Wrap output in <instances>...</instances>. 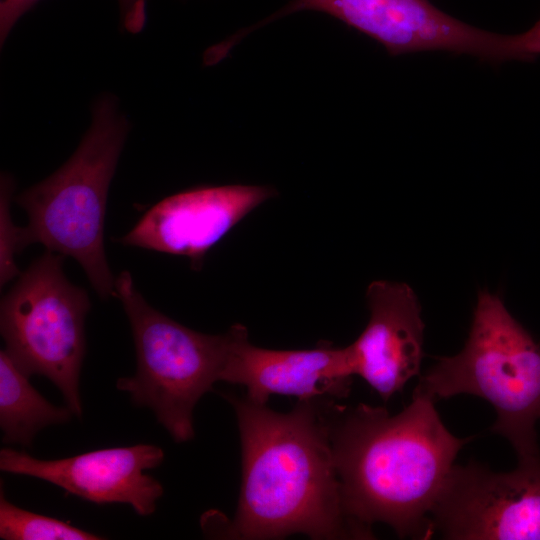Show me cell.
<instances>
[{
    "instance_id": "obj_1",
    "label": "cell",
    "mask_w": 540,
    "mask_h": 540,
    "mask_svg": "<svg viewBox=\"0 0 540 540\" xmlns=\"http://www.w3.org/2000/svg\"><path fill=\"white\" fill-rule=\"evenodd\" d=\"M435 401L414 389L400 413L360 403L330 405V441L346 516L362 539L373 523L400 537L433 533L431 514L470 438L451 434Z\"/></svg>"
},
{
    "instance_id": "obj_2",
    "label": "cell",
    "mask_w": 540,
    "mask_h": 540,
    "mask_svg": "<svg viewBox=\"0 0 540 540\" xmlns=\"http://www.w3.org/2000/svg\"><path fill=\"white\" fill-rule=\"evenodd\" d=\"M242 448V485L231 539L361 538L345 514L330 441V405L299 400L288 413L231 395Z\"/></svg>"
},
{
    "instance_id": "obj_3",
    "label": "cell",
    "mask_w": 540,
    "mask_h": 540,
    "mask_svg": "<svg viewBox=\"0 0 540 540\" xmlns=\"http://www.w3.org/2000/svg\"><path fill=\"white\" fill-rule=\"evenodd\" d=\"M128 131L111 95L92 110V124L73 155L56 172L15 198L25 209L21 249L41 243L74 258L99 297L115 295V278L104 250L109 186Z\"/></svg>"
},
{
    "instance_id": "obj_4",
    "label": "cell",
    "mask_w": 540,
    "mask_h": 540,
    "mask_svg": "<svg viewBox=\"0 0 540 540\" xmlns=\"http://www.w3.org/2000/svg\"><path fill=\"white\" fill-rule=\"evenodd\" d=\"M415 389L434 401L483 398L496 411L491 430L510 442L518 460L540 456V345L499 295L479 292L463 349L438 358Z\"/></svg>"
},
{
    "instance_id": "obj_5",
    "label": "cell",
    "mask_w": 540,
    "mask_h": 540,
    "mask_svg": "<svg viewBox=\"0 0 540 540\" xmlns=\"http://www.w3.org/2000/svg\"><path fill=\"white\" fill-rule=\"evenodd\" d=\"M117 297L133 334L137 370L116 382L133 403L150 408L175 442L193 438V410L220 381L230 337L192 330L151 307L135 287L131 274L115 278Z\"/></svg>"
},
{
    "instance_id": "obj_6",
    "label": "cell",
    "mask_w": 540,
    "mask_h": 540,
    "mask_svg": "<svg viewBox=\"0 0 540 540\" xmlns=\"http://www.w3.org/2000/svg\"><path fill=\"white\" fill-rule=\"evenodd\" d=\"M64 257L46 250L20 273L1 300L0 330L15 365L29 377H47L81 417L79 378L90 301L86 290L65 277Z\"/></svg>"
},
{
    "instance_id": "obj_7",
    "label": "cell",
    "mask_w": 540,
    "mask_h": 540,
    "mask_svg": "<svg viewBox=\"0 0 540 540\" xmlns=\"http://www.w3.org/2000/svg\"><path fill=\"white\" fill-rule=\"evenodd\" d=\"M307 10L337 18L382 44L391 55L447 51L497 64L518 61L524 53L519 34H497L468 25L428 0H291L245 31L249 34Z\"/></svg>"
},
{
    "instance_id": "obj_8",
    "label": "cell",
    "mask_w": 540,
    "mask_h": 540,
    "mask_svg": "<svg viewBox=\"0 0 540 540\" xmlns=\"http://www.w3.org/2000/svg\"><path fill=\"white\" fill-rule=\"evenodd\" d=\"M431 521L445 539L540 540V456L510 472L455 465Z\"/></svg>"
},
{
    "instance_id": "obj_9",
    "label": "cell",
    "mask_w": 540,
    "mask_h": 540,
    "mask_svg": "<svg viewBox=\"0 0 540 540\" xmlns=\"http://www.w3.org/2000/svg\"><path fill=\"white\" fill-rule=\"evenodd\" d=\"M276 195L277 190L266 185L187 189L152 206L118 241L187 257L198 270L213 246L251 211Z\"/></svg>"
},
{
    "instance_id": "obj_10",
    "label": "cell",
    "mask_w": 540,
    "mask_h": 540,
    "mask_svg": "<svg viewBox=\"0 0 540 540\" xmlns=\"http://www.w3.org/2000/svg\"><path fill=\"white\" fill-rule=\"evenodd\" d=\"M163 459L164 451L150 444L98 449L56 460L4 448L0 469L47 481L95 504H128L138 515L148 516L155 512L164 490L144 471L159 466Z\"/></svg>"
},
{
    "instance_id": "obj_11",
    "label": "cell",
    "mask_w": 540,
    "mask_h": 540,
    "mask_svg": "<svg viewBox=\"0 0 540 540\" xmlns=\"http://www.w3.org/2000/svg\"><path fill=\"white\" fill-rule=\"evenodd\" d=\"M220 381L243 385L246 398L266 404L274 394L299 400L344 398L354 376L348 346L327 341L305 350H274L249 341L247 328L234 324Z\"/></svg>"
},
{
    "instance_id": "obj_12",
    "label": "cell",
    "mask_w": 540,
    "mask_h": 540,
    "mask_svg": "<svg viewBox=\"0 0 540 540\" xmlns=\"http://www.w3.org/2000/svg\"><path fill=\"white\" fill-rule=\"evenodd\" d=\"M369 321L348 346L354 375L363 378L384 401L420 372L424 323L412 288L376 280L366 290Z\"/></svg>"
},
{
    "instance_id": "obj_13",
    "label": "cell",
    "mask_w": 540,
    "mask_h": 540,
    "mask_svg": "<svg viewBox=\"0 0 540 540\" xmlns=\"http://www.w3.org/2000/svg\"><path fill=\"white\" fill-rule=\"evenodd\" d=\"M5 350L0 352V426L5 443L29 446L42 428L63 424L74 415L49 403L29 382Z\"/></svg>"
},
{
    "instance_id": "obj_14",
    "label": "cell",
    "mask_w": 540,
    "mask_h": 540,
    "mask_svg": "<svg viewBox=\"0 0 540 540\" xmlns=\"http://www.w3.org/2000/svg\"><path fill=\"white\" fill-rule=\"evenodd\" d=\"M0 538L4 540H97L101 536L70 523L19 508L0 496Z\"/></svg>"
},
{
    "instance_id": "obj_15",
    "label": "cell",
    "mask_w": 540,
    "mask_h": 540,
    "mask_svg": "<svg viewBox=\"0 0 540 540\" xmlns=\"http://www.w3.org/2000/svg\"><path fill=\"white\" fill-rule=\"evenodd\" d=\"M14 181L8 174L1 175L0 188V285L20 275L14 256L21 249V227L12 220L11 203Z\"/></svg>"
},
{
    "instance_id": "obj_16",
    "label": "cell",
    "mask_w": 540,
    "mask_h": 540,
    "mask_svg": "<svg viewBox=\"0 0 540 540\" xmlns=\"http://www.w3.org/2000/svg\"><path fill=\"white\" fill-rule=\"evenodd\" d=\"M39 0H0V42L4 43L18 19Z\"/></svg>"
},
{
    "instance_id": "obj_17",
    "label": "cell",
    "mask_w": 540,
    "mask_h": 540,
    "mask_svg": "<svg viewBox=\"0 0 540 540\" xmlns=\"http://www.w3.org/2000/svg\"><path fill=\"white\" fill-rule=\"evenodd\" d=\"M123 26L131 33L142 30L146 20V0H118Z\"/></svg>"
}]
</instances>
